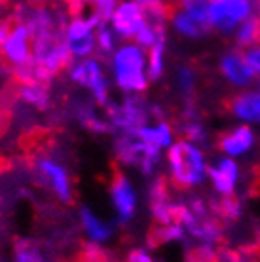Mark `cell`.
<instances>
[{
    "label": "cell",
    "instance_id": "obj_2",
    "mask_svg": "<svg viewBox=\"0 0 260 262\" xmlns=\"http://www.w3.org/2000/svg\"><path fill=\"white\" fill-rule=\"evenodd\" d=\"M112 84L124 95H144L150 88L148 53L137 42H120L109 59Z\"/></svg>",
    "mask_w": 260,
    "mask_h": 262
},
{
    "label": "cell",
    "instance_id": "obj_22",
    "mask_svg": "<svg viewBox=\"0 0 260 262\" xmlns=\"http://www.w3.org/2000/svg\"><path fill=\"white\" fill-rule=\"evenodd\" d=\"M245 52H247L249 61H251V65H253L254 72H256V76H258V80H260V44L249 48V50H245Z\"/></svg>",
    "mask_w": 260,
    "mask_h": 262
},
{
    "label": "cell",
    "instance_id": "obj_12",
    "mask_svg": "<svg viewBox=\"0 0 260 262\" xmlns=\"http://www.w3.org/2000/svg\"><path fill=\"white\" fill-rule=\"evenodd\" d=\"M226 112L235 120V124L260 127V92L256 85L232 93L226 99Z\"/></svg>",
    "mask_w": 260,
    "mask_h": 262
},
{
    "label": "cell",
    "instance_id": "obj_9",
    "mask_svg": "<svg viewBox=\"0 0 260 262\" xmlns=\"http://www.w3.org/2000/svg\"><path fill=\"white\" fill-rule=\"evenodd\" d=\"M256 146H258V135L254 127L245 124H234L232 127L222 129L215 137L216 152L240 162L254 154Z\"/></svg>",
    "mask_w": 260,
    "mask_h": 262
},
{
    "label": "cell",
    "instance_id": "obj_18",
    "mask_svg": "<svg viewBox=\"0 0 260 262\" xmlns=\"http://www.w3.org/2000/svg\"><path fill=\"white\" fill-rule=\"evenodd\" d=\"M146 53H148L150 82L158 84V82H162L167 72V36L158 40L150 50H146Z\"/></svg>",
    "mask_w": 260,
    "mask_h": 262
},
{
    "label": "cell",
    "instance_id": "obj_25",
    "mask_svg": "<svg viewBox=\"0 0 260 262\" xmlns=\"http://www.w3.org/2000/svg\"><path fill=\"white\" fill-rule=\"evenodd\" d=\"M12 262H23V260H17V258H12Z\"/></svg>",
    "mask_w": 260,
    "mask_h": 262
},
{
    "label": "cell",
    "instance_id": "obj_26",
    "mask_svg": "<svg viewBox=\"0 0 260 262\" xmlns=\"http://www.w3.org/2000/svg\"><path fill=\"white\" fill-rule=\"evenodd\" d=\"M258 15H260V0H258Z\"/></svg>",
    "mask_w": 260,
    "mask_h": 262
},
{
    "label": "cell",
    "instance_id": "obj_8",
    "mask_svg": "<svg viewBox=\"0 0 260 262\" xmlns=\"http://www.w3.org/2000/svg\"><path fill=\"white\" fill-rule=\"evenodd\" d=\"M109 196H111L112 209L116 215V224L127 226L133 223L139 211V192L127 173L116 167L109 183Z\"/></svg>",
    "mask_w": 260,
    "mask_h": 262
},
{
    "label": "cell",
    "instance_id": "obj_13",
    "mask_svg": "<svg viewBox=\"0 0 260 262\" xmlns=\"http://www.w3.org/2000/svg\"><path fill=\"white\" fill-rule=\"evenodd\" d=\"M135 135L143 143L154 146L158 150L167 152L171 144L179 139V131H177L175 122H171L167 116H162V118L152 120L146 125H143L139 131H135Z\"/></svg>",
    "mask_w": 260,
    "mask_h": 262
},
{
    "label": "cell",
    "instance_id": "obj_27",
    "mask_svg": "<svg viewBox=\"0 0 260 262\" xmlns=\"http://www.w3.org/2000/svg\"><path fill=\"white\" fill-rule=\"evenodd\" d=\"M258 44H260V40H258Z\"/></svg>",
    "mask_w": 260,
    "mask_h": 262
},
{
    "label": "cell",
    "instance_id": "obj_17",
    "mask_svg": "<svg viewBox=\"0 0 260 262\" xmlns=\"http://www.w3.org/2000/svg\"><path fill=\"white\" fill-rule=\"evenodd\" d=\"M171 84H173L177 97L181 99L182 103H192L196 101L198 88H200V72L192 63H179L173 69Z\"/></svg>",
    "mask_w": 260,
    "mask_h": 262
},
{
    "label": "cell",
    "instance_id": "obj_5",
    "mask_svg": "<svg viewBox=\"0 0 260 262\" xmlns=\"http://www.w3.org/2000/svg\"><path fill=\"white\" fill-rule=\"evenodd\" d=\"M216 72L232 92H241L254 88L258 82V76L254 72L253 65L247 57L245 50H240L235 46L226 48L216 59Z\"/></svg>",
    "mask_w": 260,
    "mask_h": 262
},
{
    "label": "cell",
    "instance_id": "obj_10",
    "mask_svg": "<svg viewBox=\"0 0 260 262\" xmlns=\"http://www.w3.org/2000/svg\"><path fill=\"white\" fill-rule=\"evenodd\" d=\"M148 13L133 0H120L111 17V25L122 42H135L144 27L148 25Z\"/></svg>",
    "mask_w": 260,
    "mask_h": 262
},
{
    "label": "cell",
    "instance_id": "obj_14",
    "mask_svg": "<svg viewBox=\"0 0 260 262\" xmlns=\"http://www.w3.org/2000/svg\"><path fill=\"white\" fill-rule=\"evenodd\" d=\"M13 84H15L13 95L19 103L36 112L52 111L53 101L50 82H13Z\"/></svg>",
    "mask_w": 260,
    "mask_h": 262
},
{
    "label": "cell",
    "instance_id": "obj_3",
    "mask_svg": "<svg viewBox=\"0 0 260 262\" xmlns=\"http://www.w3.org/2000/svg\"><path fill=\"white\" fill-rule=\"evenodd\" d=\"M69 80L78 88L88 90L91 99L97 103L103 111H106L112 105L111 99V80L106 74V69L103 65V59H99L97 55H91L85 59L72 61L69 67Z\"/></svg>",
    "mask_w": 260,
    "mask_h": 262
},
{
    "label": "cell",
    "instance_id": "obj_24",
    "mask_svg": "<svg viewBox=\"0 0 260 262\" xmlns=\"http://www.w3.org/2000/svg\"><path fill=\"white\" fill-rule=\"evenodd\" d=\"M256 90H258V92H260V80H258V82H256Z\"/></svg>",
    "mask_w": 260,
    "mask_h": 262
},
{
    "label": "cell",
    "instance_id": "obj_19",
    "mask_svg": "<svg viewBox=\"0 0 260 262\" xmlns=\"http://www.w3.org/2000/svg\"><path fill=\"white\" fill-rule=\"evenodd\" d=\"M232 46L240 48V50H249L258 44L260 40V15H254L245 23H241L235 33L230 36Z\"/></svg>",
    "mask_w": 260,
    "mask_h": 262
},
{
    "label": "cell",
    "instance_id": "obj_15",
    "mask_svg": "<svg viewBox=\"0 0 260 262\" xmlns=\"http://www.w3.org/2000/svg\"><path fill=\"white\" fill-rule=\"evenodd\" d=\"M78 221L80 228L84 230L85 237L90 239V243H95V245L109 243L114 237V234H116V224L104 221L103 216H99L85 203H82L78 207Z\"/></svg>",
    "mask_w": 260,
    "mask_h": 262
},
{
    "label": "cell",
    "instance_id": "obj_4",
    "mask_svg": "<svg viewBox=\"0 0 260 262\" xmlns=\"http://www.w3.org/2000/svg\"><path fill=\"white\" fill-rule=\"evenodd\" d=\"M254 15H258V0H213L209 17L213 33L230 38L241 23Z\"/></svg>",
    "mask_w": 260,
    "mask_h": 262
},
{
    "label": "cell",
    "instance_id": "obj_20",
    "mask_svg": "<svg viewBox=\"0 0 260 262\" xmlns=\"http://www.w3.org/2000/svg\"><path fill=\"white\" fill-rule=\"evenodd\" d=\"M139 6H143L152 19H165L169 21L171 0H133Z\"/></svg>",
    "mask_w": 260,
    "mask_h": 262
},
{
    "label": "cell",
    "instance_id": "obj_7",
    "mask_svg": "<svg viewBox=\"0 0 260 262\" xmlns=\"http://www.w3.org/2000/svg\"><path fill=\"white\" fill-rule=\"evenodd\" d=\"M101 25L90 13L71 15L65 27L67 48L72 59H85L97 53V27Z\"/></svg>",
    "mask_w": 260,
    "mask_h": 262
},
{
    "label": "cell",
    "instance_id": "obj_23",
    "mask_svg": "<svg viewBox=\"0 0 260 262\" xmlns=\"http://www.w3.org/2000/svg\"><path fill=\"white\" fill-rule=\"evenodd\" d=\"M6 164L8 162H4V160H2V158H0V177H2V171H4V167H6ZM2 190H0V216H2Z\"/></svg>",
    "mask_w": 260,
    "mask_h": 262
},
{
    "label": "cell",
    "instance_id": "obj_6",
    "mask_svg": "<svg viewBox=\"0 0 260 262\" xmlns=\"http://www.w3.org/2000/svg\"><path fill=\"white\" fill-rule=\"evenodd\" d=\"M243 181H245V169L240 164V160L222 156V154L211 160L207 184L213 198L241 196Z\"/></svg>",
    "mask_w": 260,
    "mask_h": 262
},
{
    "label": "cell",
    "instance_id": "obj_21",
    "mask_svg": "<svg viewBox=\"0 0 260 262\" xmlns=\"http://www.w3.org/2000/svg\"><path fill=\"white\" fill-rule=\"evenodd\" d=\"M125 262H156V258L152 256L148 249H144V247H135V249H131L125 256Z\"/></svg>",
    "mask_w": 260,
    "mask_h": 262
},
{
    "label": "cell",
    "instance_id": "obj_1",
    "mask_svg": "<svg viewBox=\"0 0 260 262\" xmlns=\"http://www.w3.org/2000/svg\"><path fill=\"white\" fill-rule=\"evenodd\" d=\"M207 148L202 144L179 137L163 158V177L179 192H196L207 184L209 179Z\"/></svg>",
    "mask_w": 260,
    "mask_h": 262
},
{
    "label": "cell",
    "instance_id": "obj_16",
    "mask_svg": "<svg viewBox=\"0 0 260 262\" xmlns=\"http://www.w3.org/2000/svg\"><path fill=\"white\" fill-rule=\"evenodd\" d=\"M169 29L179 38L188 40V42H202L209 34H213V29L209 23L194 19L188 13L181 12L173 6L169 10Z\"/></svg>",
    "mask_w": 260,
    "mask_h": 262
},
{
    "label": "cell",
    "instance_id": "obj_11",
    "mask_svg": "<svg viewBox=\"0 0 260 262\" xmlns=\"http://www.w3.org/2000/svg\"><path fill=\"white\" fill-rule=\"evenodd\" d=\"M177 131H179V137H184L188 141L202 144L205 148H209L213 144V135L209 129L207 122L203 118L202 111L196 101L192 103H182V108L179 112V116L175 120Z\"/></svg>",
    "mask_w": 260,
    "mask_h": 262
}]
</instances>
